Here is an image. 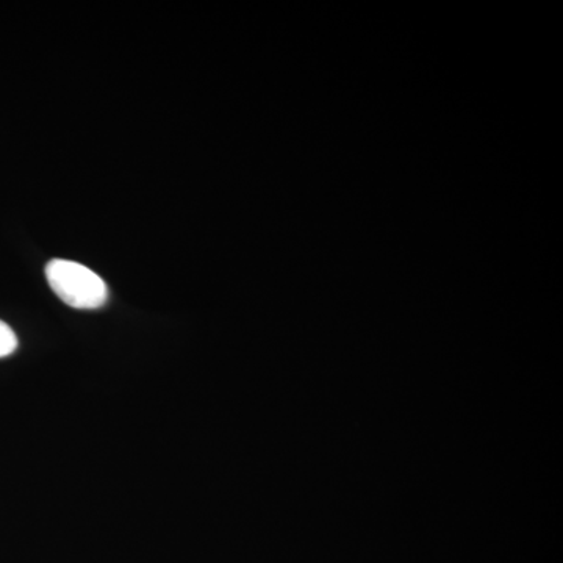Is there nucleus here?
Returning <instances> with one entry per match:
<instances>
[{
  "instance_id": "nucleus-1",
  "label": "nucleus",
  "mask_w": 563,
  "mask_h": 563,
  "mask_svg": "<svg viewBox=\"0 0 563 563\" xmlns=\"http://www.w3.org/2000/svg\"><path fill=\"white\" fill-rule=\"evenodd\" d=\"M46 279L55 295L73 309H99L109 299L102 277L81 263L55 258L47 263Z\"/></svg>"
},
{
  "instance_id": "nucleus-2",
  "label": "nucleus",
  "mask_w": 563,
  "mask_h": 563,
  "mask_svg": "<svg viewBox=\"0 0 563 563\" xmlns=\"http://www.w3.org/2000/svg\"><path fill=\"white\" fill-rule=\"evenodd\" d=\"M18 350V336L7 322L0 320V358L9 357Z\"/></svg>"
}]
</instances>
